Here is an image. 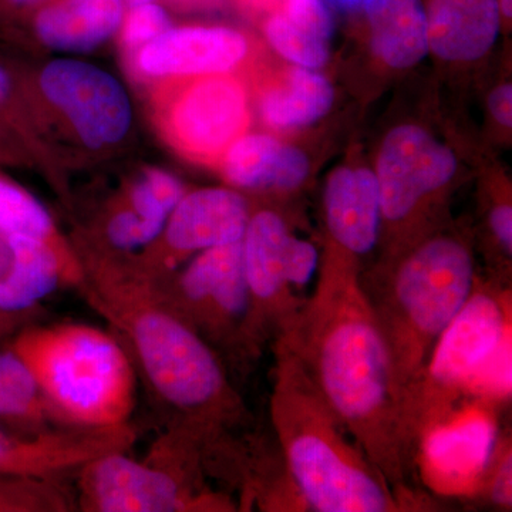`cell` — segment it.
<instances>
[{"label": "cell", "instance_id": "6da1fadb", "mask_svg": "<svg viewBox=\"0 0 512 512\" xmlns=\"http://www.w3.org/2000/svg\"><path fill=\"white\" fill-rule=\"evenodd\" d=\"M77 256L83 272L77 289L123 338L134 365L170 413V433L200 453L211 477L228 484L248 478L266 450L217 350L130 259L103 249Z\"/></svg>", "mask_w": 512, "mask_h": 512}, {"label": "cell", "instance_id": "7a4b0ae2", "mask_svg": "<svg viewBox=\"0 0 512 512\" xmlns=\"http://www.w3.org/2000/svg\"><path fill=\"white\" fill-rule=\"evenodd\" d=\"M318 271L313 292L276 338L298 356L409 511L429 510L419 487L420 447L407 427L392 359L360 286V262L329 242Z\"/></svg>", "mask_w": 512, "mask_h": 512}, {"label": "cell", "instance_id": "3957f363", "mask_svg": "<svg viewBox=\"0 0 512 512\" xmlns=\"http://www.w3.org/2000/svg\"><path fill=\"white\" fill-rule=\"evenodd\" d=\"M272 343V429L286 474L305 507L318 512L409 511L330 409L288 343L281 338Z\"/></svg>", "mask_w": 512, "mask_h": 512}, {"label": "cell", "instance_id": "277c9868", "mask_svg": "<svg viewBox=\"0 0 512 512\" xmlns=\"http://www.w3.org/2000/svg\"><path fill=\"white\" fill-rule=\"evenodd\" d=\"M359 281L406 402L437 340L474 291L473 248L453 232H429L367 271L360 268Z\"/></svg>", "mask_w": 512, "mask_h": 512}, {"label": "cell", "instance_id": "5b68a950", "mask_svg": "<svg viewBox=\"0 0 512 512\" xmlns=\"http://www.w3.org/2000/svg\"><path fill=\"white\" fill-rule=\"evenodd\" d=\"M67 426L119 427L136 407V365L120 338L84 323L30 325L10 338Z\"/></svg>", "mask_w": 512, "mask_h": 512}, {"label": "cell", "instance_id": "8992f818", "mask_svg": "<svg viewBox=\"0 0 512 512\" xmlns=\"http://www.w3.org/2000/svg\"><path fill=\"white\" fill-rule=\"evenodd\" d=\"M510 305L507 288L477 278L466 305L437 340L420 382L404 402L407 427L420 448L473 392L491 360L510 345Z\"/></svg>", "mask_w": 512, "mask_h": 512}, {"label": "cell", "instance_id": "52a82bcc", "mask_svg": "<svg viewBox=\"0 0 512 512\" xmlns=\"http://www.w3.org/2000/svg\"><path fill=\"white\" fill-rule=\"evenodd\" d=\"M76 504L86 512H228L238 505L204 483L192 451L165 437L153 461L127 451L104 454L80 468ZM208 476V474H207Z\"/></svg>", "mask_w": 512, "mask_h": 512}, {"label": "cell", "instance_id": "ba28073f", "mask_svg": "<svg viewBox=\"0 0 512 512\" xmlns=\"http://www.w3.org/2000/svg\"><path fill=\"white\" fill-rule=\"evenodd\" d=\"M154 282L165 302L218 355L241 362L259 356L249 332L242 241L198 252Z\"/></svg>", "mask_w": 512, "mask_h": 512}, {"label": "cell", "instance_id": "9c48e42d", "mask_svg": "<svg viewBox=\"0 0 512 512\" xmlns=\"http://www.w3.org/2000/svg\"><path fill=\"white\" fill-rule=\"evenodd\" d=\"M457 173L453 150L414 124L394 127L377 156L376 178L382 202L383 256L423 237L424 220Z\"/></svg>", "mask_w": 512, "mask_h": 512}, {"label": "cell", "instance_id": "30bf717a", "mask_svg": "<svg viewBox=\"0 0 512 512\" xmlns=\"http://www.w3.org/2000/svg\"><path fill=\"white\" fill-rule=\"evenodd\" d=\"M151 106L164 140L195 163H220L251 121L247 87L231 73L154 83Z\"/></svg>", "mask_w": 512, "mask_h": 512}, {"label": "cell", "instance_id": "8fae6325", "mask_svg": "<svg viewBox=\"0 0 512 512\" xmlns=\"http://www.w3.org/2000/svg\"><path fill=\"white\" fill-rule=\"evenodd\" d=\"M33 90L89 150L119 146L133 126V107L126 89L96 64L53 60L40 69Z\"/></svg>", "mask_w": 512, "mask_h": 512}, {"label": "cell", "instance_id": "7c38bea8", "mask_svg": "<svg viewBox=\"0 0 512 512\" xmlns=\"http://www.w3.org/2000/svg\"><path fill=\"white\" fill-rule=\"evenodd\" d=\"M251 212L244 195L229 188L185 192L157 241L128 259L157 281L198 252L242 241Z\"/></svg>", "mask_w": 512, "mask_h": 512}, {"label": "cell", "instance_id": "4fadbf2b", "mask_svg": "<svg viewBox=\"0 0 512 512\" xmlns=\"http://www.w3.org/2000/svg\"><path fill=\"white\" fill-rule=\"evenodd\" d=\"M292 237L279 212L268 208L251 212L242 238V261L249 296V332L259 355L305 302L289 284Z\"/></svg>", "mask_w": 512, "mask_h": 512}, {"label": "cell", "instance_id": "5bb4252c", "mask_svg": "<svg viewBox=\"0 0 512 512\" xmlns=\"http://www.w3.org/2000/svg\"><path fill=\"white\" fill-rule=\"evenodd\" d=\"M130 424L119 427H55L19 434L0 427V474L59 478L104 454L128 451L136 441Z\"/></svg>", "mask_w": 512, "mask_h": 512}, {"label": "cell", "instance_id": "9a60e30c", "mask_svg": "<svg viewBox=\"0 0 512 512\" xmlns=\"http://www.w3.org/2000/svg\"><path fill=\"white\" fill-rule=\"evenodd\" d=\"M249 55L245 33L227 26H180L127 57L131 72L147 82L229 74Z\"/></svg>", "mask_w": 512, "mask_h": 512}, {"label": "cell", "instance_id": "2e32d148", "mask_svg": "<svg viewBox=\"0 0 512 512\" xmlns=\"http://www.w3.org/2000/svg\"><path fill=\"white\" fill-rule=\"evenodd\" d=\"M79 256L67 255L40 239L0 232V309L25 312L62 286L82 282Z\"/></svg>", "mask_w": 512, "mask_h": 512}, {"label": "cell", "instance_id": "e0dca14e", "mask_svg": "<svg viewBox=\"0 0 512 512\" xmlns=\"http://www.w3.org/2000/svg\"><path fill=\"white\" fill-rule=\"evenodd\" d=\"M329 242L360 258L372 254L382 241V202L375 171L339 167L330 173L323 191Z\"/></svg>", "mask_w": 512, "mask_h": 512}, {"label": "cell", "instance_id": "ac0fdd59", "mask_svg": "<svg viewBox=\"0 0 512 512\" xmlns=\"http://www.w3.org/2000/svg\"><path fill=\"white\" fill-rule=\"evenodd\" d=\"M126 9L124 0H55L10 29L28 28L59 52H90L119 33Z\"/></svg>", "mask_w": 512, "mask_h": 512}, {"label": "cell", "instance_id": "d6986e66", "mask_svg": "<svg viewBox=\"0 0 512 512\" xmlns=\"http://www.w3.org/2000/svg\"><path fill=\"white\" fill-rule=\"evenodd\" d=\"M426 18L429 52L446 62L481 59L500 33L497 0H429Z\"/></svg>", "mask_w": 512, "mask_h": 512}, {"label": "cell", "instance_id": "ffe728a7", "mask_svg": "<svg viewBox=\"0 0 512 512\" xmlns=\"http://www.w3.org/2000/svg\"><path fill=\"white\" fill-rule=\"evenodd\" d=\"M220 164L229 184L259 191L296 190L311 171L301 148L268 134H242L225 151Z\"/></svg>", "mask_w": 512, "mask_h": 512}, {"label": "cell", "instance_id": "44dd1931", "mask_svg": "<svg viewBox=\"0 0 512 512\" xmlns=\"http://www.w3.org/2000/svg\"><path fill=\"white\" fill-rule=\"evenodd\" d=\"M370 46L380 62L404 70L429 52L426 6L421 0H363Z\"/></svg>", "mask_w": 512, "mask_h": 512}, {"label": "cell", "instance_id": "7402d4cb", "mask_svg": "<svg viewBox=\"0 0 512 512\" xmlns=\"http://www.w3.org/2000/svg\"><path fill=\"white\" fill-rule=\"evenodd\" d=\"M335 89L323 74L296 66L259 96V113L268 126L305 127L332 109Z\"/></svg>", "mask_w": 512, "mask_h": 512}, {"label": "cell", "instance_id": "603a6c76", "mask_svg": "<svg viewBox=\"0 0 512 512\" xmlns=\"http://www.w3.org/2000/svg\"><path fill=\"white\" fill-rule=\"evenodd\" d=\"M0 423L19 434H37L64 424L40 390L35 376L12 349L0 350Z\"/></svg>", "mask_w": 512, "mask_h": 512}, {"label": "cell", "instance_id": "cb8c5ba5", "mask_svg": "<svg viewBox=\"0 0 512 512\" xmlns=\"http://www.w3.org/2000/svg\"><path fill=\"white\" fill-rule=\"evenodd\" d=\"M0 232L26 235L45 241L60 252L76 255V251L57 231L55 221L42 202L22 185L0 174Z\"/></svg>", "mask_w": 512, "mask_h": 512}, {"label": "cell", "instance_id": "d4e9b609", "mask_svg": "<svg viewBox=\"0 0 512 512\" xmlns=\"http://www.w3.org/2000/svg\"><path fill=\"white\" fill-rule=\"evenodd\" d=\"M59 478L0 474V512H69L77 510Z\"/></svg>", "mask_w": 512, "mask_h": 512}, {"label": "cell", "instance_id": "484cf974", "mask_svg": "<svg viewBox=\"0 0 512 512\" xmlns=\"http://www.w3.org/2000/svg\"><path fill=\"white\" fill-rule=\"evenodd\" d=\"M264 33L269 45L296 66L316 70L329 60V42L299 28L279 10L264 19Z\"/></svg>", "mask_w": 512, "mask_h": 512}, {"label": "cell", "instance_id": "4316f807", "mask_svg": "<svg viewBox=\"0 0 512 512\" xmlns=\"http://www.w3.org/2000/svg\"><path fill=\"white\" fill-rule=\"evenodd\" d=\"M184 194V185L177 177L150 168L128 187L121 201L148 220L165 224Z\"/></svg>", "mask_w": 512, "mask_h": 512}, {"label": "cell", "instance_id": "83f0119b", "mask_svg": "<svg viewBox=\"0 0 512 512\" xmlns=\"http://www.w3.org/2000/svg\"><path fill=\"white\" fill-rule=\"evenodd\" d=\"M164 227V222L148 220L123 201H117L103 222L106 251L113 254H137L154 244Z\"/></svg>", "mask_w": 512, "mask_h": 512}, {"label": "cell", "instance_id": "f1b7e54d", "mask_svg": "<svg viewBox=\"0 0 512 512\" xmlns=\"http://www.w3.org/2000/svg\"><path fill=\"white\" fill-rule=\"evenodd\" d=\"M171 26L170 13L158 0L127 6L119 29L121 46L130 57Z\"/></svg>", "mask_w": 512, "mask_h": 512}, {"label": "cell", "instance_id": "f546056e", "mask_svg": "<svg viewBox=\"0 0 512 512\" xmlns=\"http://www.w3.org/2000/svg\"><path fill=\"white\" fill-rule=\"evenodd\" d=\"M28 110L23 84L0 60V140L28 136Z\"/></svg>", "mask_w": 512, "mask_h": 512}, {"label": "cell", "instance_id": "4dcf8cb0", "mask_svg": "<svg viewBox=\"0 0 512 512\" xmlns=\"http://www.w3.org/2000/svg\"><path fill=\"white\" fill-rule=\"evenodd\" d=\"M279 12L299 28L326 42H330L335 33L332 13L323 0H286Z\"/></svg>", "mask_w": 512, "mask_h": 512}, {"label": "cell", "instance_id": "1f68e13d", "mask_svg": "<svg viewBox=\"0 0 512 512\" xmlns=\"http://www.w3.org/2000/svg\"><path fill=\"white\" fill-rule=\"evenodd\" d=\"M319 252L312 242L293 235L289 248V284L293 292L305 301L302 292L311 284L313 275L319 269Z\"/></svg>", "mask_w": 512, "mask_h": 512}, {"label": "cell", "instance_id": "d6a6232c", "mask_svg": "<svg viewBox=\"0 0 512 512\" xmlns=\"http://www.w3.org/2000/svg\"><path fill=\"white\" fill-rule=\"evenodd\" d=\"M490 470L487 480H485L484 484L480 485L481 497L490 501L495 507H503L510 510L512 504V457L510 444H508V447L504 446L501 453L495 456Z\"/></svg>", "mask_w": 512, "mask_h": 512}, {"label": "cell", "instance_id": "836d02e7", "mask_svg": "<svg viewBox=\"0 0 512 512\" xmlns=\"http://www.w3.org/2000/svg\"><path fill=\"white\" fill-rule=\"evenodd\" d=\"M488 228L495 244L503 252L504 258L511 259L512 254V207L510 202L501 201L488 212Z\"/></svg>", "mask_w": 512, "mask_h": 512}, {"label": "cell", "instance_id": "e575fe53", "mask_svg": "<svg viewBox=\"0 0 512 512\" xmlns=\"http://www.w3.org/2000/svg\"><path fill=\"white\" fill-rule=\"evenodd\" d=\"M55 0H0V28L10 29Z\"/></svg>", "mask_w": 512, "mask_h": 512}, {"label": "cell", "instance_id": "d590c367", "mask_svg": "<svg viewBox=\"0 0 512 512\" xmlns=\"http://www.w3.org/2000/svg\"><path fill=\"white\" fill-rule=\"evenodd\" d=\"M488 109L491 116L501 126L512 127V86L510 83L501 84L488 97Z\"/></svg>", "mask_w": 512, "mask_h": 512}, {"label": "cell", "instance_id": "8d00e7d4", "mask_svg": "<svg viewBox=\"0 0 512 512\" xmlns=\"http://www.w3.org/2000/svg\"><path fill=\"white\" fill-rule=\"evenodd\" d=\"M40 315L39 309L25 312H9L0 309V342L12 338L20 329L35 323L37 316Z\"/></svg>", "mask_w": 512, "mask_h": 512}, {"label": "cell", "instance_id": "74e56055", "mask_svg": "<svg viewBox=\"0 0 512 512\" xmlns=\"http://www.w3.org/2000/svg\"><path fill=\"white\" fill-rule=\"evenodd\" d=\"M286 0H234L235 6L252 19H266L278 12Z\"/></svg>", "mask_w": 512, "mask_h": 512}, {"label": "cell", "instance_id": "f35d334b", "mask_svg": "<svg viewBox=\"0 0 512 512\" xmlns=\"http://www.w3.org/2000/svg\"><path fill=\"white\" fill-rule=\"evenodd\" d=\"M158 2L173 12L197 13L218 9L224 0H158Z\"/></svg>", "mask_w": 512, "mask_h": 512}, {"label": "cell", "instance_id": "ab89813d", "mask_svg": "<svg viewBox=\"0 0 512 512\" xmlns=\"http://www.w3.org/2000/svg\"><path fill=\"white\" fill-rule=\"evenodd\" d=\"M323 2L342 10H355L362 8L363 5V0H323Z\"/></svg>", "mask_w": 512, "mask_h": 512}, {"label": "cell", "instance_id": "60d3db41", "mask_svg": "<svg viewBox=\"0 0 512 512\" xmlns=\"http://www.w3.org/2000/svg\"><path fill=\"white\" fill-rule=\"evenodd\" d=\"M501 18L510 20L512 16V0H497Z\"/></svg>", "mask_w": 512, "mask_h": 512}, {"label": "cell", "instance_id": "b9f144b4", "mask_svg": "<svg viewBox=\"0 0 512 512\" xmlns=\"http://www.w3.org/2000/svg\"><path fill=\"white\" fill-rule=\"evenodd\" d=\"M9 148L6 146L5 141L0 140V161L8 160L9 158Z\"/></svg>", "mask_w": 512, "mask_h": 512}, {"label": "cell", "instance_id": "7bdbcfd3", "mask_svg": "<svg viewBox=\"0 0 512 512\" xmlns=\"http://www.w3.org/2000/svg\"><path fill=\"white\" fill-rule=\"evenodd\" d=\"M124 2H126L127 6H134L138 5V3L151 2V0H124Z\"/></svg>", "mask_w": 512, "mask_h": 512}]
</instances>
